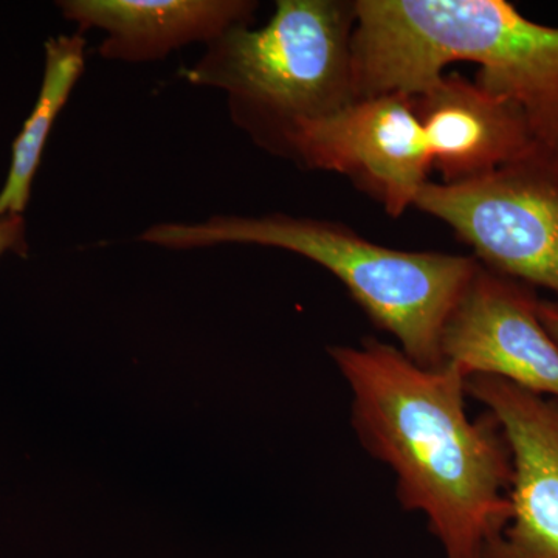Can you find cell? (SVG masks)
<instances>
[{"label": "cell", "mask_w": 558, "mask_h": 558, "mask_svg": "<svg viewBox=\"0 0 558 558\" xmlns=\"http://www.w3.org/2000/svg\"><path fill=\"white\" fill-rule=\"evenodd\" d=\"M329 354L352 391V427L395 472L402 508L427 517L446 558H478L512 513V453L497 417L470 421L454 366L421 368L377 339Z\"/></svg>", "instance_id": "obj_1"}, {"label": "cell", "mask_w": 558, "mask_h": 558, "mask_svg": "<svg viewBox=\"0 0 558 558\" xmlns=\"http://www.w3.org/2000/svg\"><path fill=\"white\" fill-rule=\"evenodd\" d=\"M354 11L355 97H417L451 62H475V83L515 102L534 142L558 154V28L502 0H360Z\"/></svg>", "instance_id": "obj_2"}, {"label": "cell", "mask_w": 558, "mask_h": 558, "mask_svg": "<svg viewBox=\"0 0 558 558\" xmlns=\"http://www.w3.org/2000/svg\"><path fill=\"white\" fill-rule=\"evenodd\" d=\"M86 44L80 32L47 40L43 86L13 143L9 175L0 190V216L22 215L27 208L51 128L86 69Z\"/></svg>", "instance_id": "obj_11"}, {"label": "cell", "mask_w": 558, "mask_h": 558, "mask_svg": "<svg viewBox=\"0 0 558 558\" xmlns=\"http://www.w3.org/2000/svg\"><path fill=\"white\" fill-rule=\"evenodd\" d=\"M427 137L432 168L442 183L481 178L519 159L535 145L515 102L490 94L459 73L413 97Z\"/></svg>", "instance_id": "obj_9"}, {"label": "cell", "mask_w": 558, "mask_h": 558, "mask_svg": "<svg viewBox=\"0 0 558 558\" xmlns=\"http://www.w3.org/2000/svg\"><path fill=\"white\" fill-rule=\"evenodd\" d=\"M27 248V231L22 215L0 216V258L9 252L25 256Z\"/></svg>", "instance_id": "obj_12"}, {"label": "cell", "mask_w": 558, "mask_h": 558, "mask_svg": "<svg viewBox=\"0 0 558 558\" xmlns=\"http://www.w3.org/2000/svg\"><path fill=\"white\" fill-rule=\"evenodd\" d=\"M281 156L349 175L398 218L414 205L432 170L413 97L403 94L357 98L329 116L299 121Z\"/></svg>", "instance_id": "obj_6"}, {"label": "cell", "mask_w": 558, "mask_h": 558, "mask_svg": "<svg viewBox=\"0 0 558 558\" xmlns=\"http://www.w3.org/2000/svg\"><path fill=\"white\" fill-rule=\"evenodd\" d=\"M532 286L481 266L444 326V365L558 400V347L538 317Z\"/></svg>", "instance_id": "obj_7"}, {"label": "cell", "mask_w": 558, "mask_h": 558, "mask_svg": "<svg viewBox=\"0 0 558 558\" xmlns=\"http://www.w3.org/2000/svg\"><path fill=\"white\" fill-rule=\"evenodd\" d=\"M76 32L101 31L102 60L143 64L165 60L190 44H211L252 22L248 0H62Z\"/></svg>", "instance_id": "obj_10"}, {"label": "cell", "mask_w": 558, "mask_h": 558, "mask_svg": "<svg viewBox=\"0 0 558 558\" xmlns=\"http://www.w3.org/2000/svg\"><path fill=\"white\" fill-rule=\"evenodd\" d=\"M465 391L486 405L512 453L509 523L478 558H558V400L492 376Z\"/></svg>", "instance_id": "obj_8"}, {"label": "cell", "mask_w": 558, "mask_h": 558, "mask_svg": "<svg viewBox=\"0 0 558 558\" xmlns=\"http://www.w3.org/2000/svg\"><path fill=\"white\" fill-rule=\"evenodd\" d=\"M414 205L449 223L481 266L558 295V156L535 143L481 178L427 182Z\"/></svg>", "instance_id": "obj_5"}, {"label": "cell", "mask_w": 558, "mask_h": 558, "mask_svg": "<svg viewBox=\"0 0 558 558\" xmlns=\"http://www.w3.org/2000/svg\"><path fill=\"white\" fill-rule=\"evenodd\" d=\"M538 317L558 347V301L539 300Z\"/></svg>", "instance_id": "obj_13"}, {"label": "cell", "mask_w": 558, "mask_h": 558, "mask_svg": "<svg viewBox=\"0 0 558 558\" xmlns=\"http://www.w3.org/2000/svg\"><path fill=\"white\" fill-rule=\"evenodd\" d=\"M354 25V3L279 0L267 25L231 28L180 75L193 86L226 92L234 124L281 154L293 124L357 100Z\"/></svg>", "instance_id": "obj_4"}, {"label": "cell", "mask_w": 558, "mask_h": 558, "mask_svg": "<svg viewBox=\"0 0 558 558\" xmlns=\"http://www.w3.org/2000/svg\"><path fill=\"white\" fill-rule=\"evenodd\" d=\"M140 241L171 250L263 245L314 260L347 286L411 362L427 369L442 368L444 326L480 267L470 256L400 252L363 240L340 223L284 213L161 222L143 231Z\"/></svg>", "instance_id": "obj_3"}]
</instances>
